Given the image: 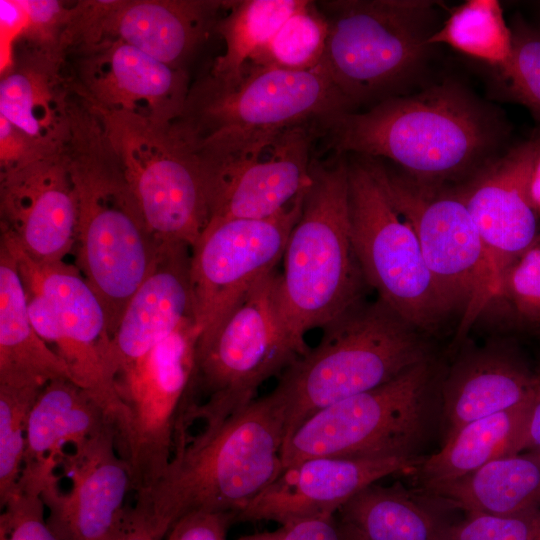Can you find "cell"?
Returning a JSON list of instances; mask_svg holds the SVG:
<instances>
[{"mask_svg": "<svg viewBox=\"0 0 540 540\" xmlns=\"http://www.w3.org/2000/svg\"><path fill=\"white\" fill-rule=\"evenodd\" d=\"M338 154L386 158L431 186H456L503 154L509 126L494 106L446 78L321 126Z\"/></svg>", "mask_w": 540, "mask_h": 540, "instance_id": "1", "label": "cell"}, {"mask_svg": "<svg viewBox=\"0 0 540 540\" xmlns=\"http://www.w3.org/2000/svg\"><path fill=\"white\" fill-rule=\"evenodd\" d=\"M286 414L270 392L179 443L157 483L135 496L167 531L195 512L238 515L282 471Z\"/></svg>", "mask_w": 540, "mask_h": 540, "instance_id": "2", "label": "cell"}, {"mask_svg": "<svg viewBox=\"0 0 540 540\" xmlns=\"http://www.w3.org/2000/svg\"><path fill=\"white\" fill-rule=\"evenodd\" d=\"M354 111L321 63L308 71L248 67L232 85L208 78L189 92L175 126L210 172L257 155L291 127Z\"/></svg>", "mask_w": 540, "mask_h": 540, "instance_id": "3", "label": "cell"}, {"mask_svg": "<svg viewBox=\"0 0 540 540\" xmlns=\"http://www.w3.org/2000/svg\"><path fill=\"white\" fill-rule=\"evenodd\" d=\"M431 357L422 332L379 298L357 302L326 324L319 343L279 375L271 392L286 414L285 441L321 409Z\"/></svg>", "mask_w": 540, "mask_h": 540, "instance_id": "4", "label": "cell"}, {"mask_svg": "<svg viewBox=\"0 0 540 540\" xmlns=\"http://www.w3.org/2000/svg\"><path fill=\"white\" fill-rule=\"evenodd\" d=\"M312 181L283 255L282 312L295 340L323 328L357 302L367 286L351 237L348 163L312 161Z\"/></svg>", "mask_w": 540, "mask_h": 540, "instance_id": "5", "label": "cell"}, {"mask_svg": "<svg viewBox=\"0 0 540 540\" xmlns=\"http://www.w3.org/2000/svg\"><path fill=\"white\" fill-rule=\"evenodd\" d=\"M320 4L329 23L321 61L355 111L406 91L423 76L437 1L336 0Z\"/></svg>", "mask_w": 540, "mask_h": 540, "instance_id": "6", "label": "cell"}, {"mask_svg": "<svg viewBox=\"0 0 540 540\" xmlns=\"http://www.w3.org/2000/svg\"><path fill=\"white\" fill-rule=\"evenodd\" d=\"M441 380L431 357L376 388L321 409L285 441L282 469L319 456L419 457L439 421Z\"/></svg>", "mask_w": 540, "mask_h": 540, "instance_id": "7", "label": "cell"}, {"mask_svg": "<svg viewBox=\"0 0 540 540\" xmlns=\"http://www.w3.org/2000/svg\"><path fill=\"white\" fill-rule=\"evenodd\" d=\"M310 348L285 321L277 269L257 281L218 327L199 340L192 379L194 420L215 424L256 399L258 388Z\"/></svg>", "mask_w": 540, "mask_h": 540, "instance_id": "8", "label": "cell"}, {"mask_svg": "<svg viewBox=\"0 0 540 540\" xmlns=\"http://www.w3.org/2000/svg\"><path fill=\"white\" fill-rule=\"evenodd\" d=\"M69 165L77 200L76 266L98 296L112 337L161 244L118 164Z\"/></svg>", "mask_w": 540, "mask_h": 540, "instance_id": "9", "label": "cell"}, {"mask_svg": "<svg viewBox=\"0 0 540 540\" xmlns=\"http://www.w3.org/2000/svg\"><path fill=\"white\" fill-rule=\"evenodd\" d=\"M199 336L195 320L188 319L116 377L124 407L118 441L135 496L157 483L175 445L194 426L192 379Z\"/></svg>", "mask_w": 540, "mask_h": 540, "instance_id": "10", "label": "cell"}, {"mask_svg": "<svg viewBox=\"0 0 540 540\" xmlns=\"http://www.w3.org/2000/svg\"><path fill=\"white\" fill-rule=\"evenodd\" d=\"M347 163L351 237L367 285L416 329H435L449 312L413 226L394 206L368 158Z\"/></svg>", "mask_w": 540, "mask_h": 540, "instance_id": "11", "label": "cell"}, {"mask_svg": "<svg viewBox=\"0 0 540 540\" xmlns=\"http://www.w3.org/2000/svg\"><path fill=\"white\" fill-rule=\"evenodd\" d=\"M111 142L126 182L159 244L193 247L209 221L201 163L174 124L112 112Z\"/></svg>", "mask_w": 540, "mask_h": 540, "instance_id": "12", "label": "cell"}, {"mask_svg": "<svg viewBox=\"0 0 540 540\" xmlns=\"http://www.w3.org/2000/svg\"><path fill=\"white\" fill-rule=\"evenodd\" d=\"M397 210L413 226L449 312L461 314L456 342L490 306L485 251L476 225L452 186H431L368 158Z\"/></svg>", "mask_w": 540, "mask_h": 540, "instance_id": "13", "label": "cell"}, {"mask_svg": "<svg viewBox=\"0 0 540 540\" xmlns=\"http://www.w3.org/2000/svg\"><path fill=\"white\" fill-rule=\"evenodd\" d=\"M307 189L269 218L208 222L191 254L194 319L199 340L218 327L257 281L276 269L301 215Z\"/></svg>", "mask_w": 540, "mask_h": 540, "instance_id": "14", "label": "cell"}, {"mask_svg": "<svg viewBox=\"0 0 540 540\" xmlns=\"http://www.w3.org/2000/svg\"><path fill=\"white\" fill-rule=\"evenodd\" d=\"M60 467L70 481L68 490L60 488L56 475L41 492L52 531L61 540H115L128 513L126 498L133 491L116 425L68 450Z\"/></svg>", "mask_w": 540, "mask_h": 540, "instance_id": "15", "label": "cell"}, {"mask_svg": "<svg viewBox=\"0 0 540 540\" xmlns=\"http://www.w3.org/2000/svg\"><path fill=\"white\" fill-rule=\"evenodd\" d=\"M539 152L540 132L452 186L468 209L484 247L490 304L497 301L506 268L540 234L539 218L529 196Z\"/></svg>", "mask_w": 540, "mask_h": 540, "instance_id": "16", "label": "cell"}, {"mask_svg": "<svg viewBox=\"0 0 540 540\" xmlns=\"http://www.w3.org/2000/svg\"><path fill=\"white\" fill-rule=\"evenodd\" d=\"M319 134L316 124L291 127L259 154L205 173L209 221L264 219L287 208L311 184V145Z\"/></svg>", "mask_w": 540, "mask_h": 540, "instance_id": "17", "label": "cell"}, {"mask_svg": "<svg viewBox=\"0 0 540 540\" xmlns=\"http://www.w3.org/2000/svg\"><path fill=\"white\" fill-rule=\"evenodd\" d=\"M422 458L319 456L302 460L283 468L237 515V521L285 526L334 515L361 489L393 474L413 472Z\"/></svg>", "mask_w": 540, "mask_h": 540, "instance_id": "18", "label": "cell"}, {"mask_svg": "<svg viewBox=\"0 0 540 540\" xmlns=\"http://www.w3.org/2000/svg\"><path fill=\"white\" fill-rule=\"evenodd\" d=\"M77 200L70 165L44 157L1 173V236L34 261H64L74 249Z\"/></svg>", "mask_w": 540, "mask_h": 540, "instance_id": "19", "label": "cell"}, {"mask_svg": "<svg viewBox=\"0 0 540 540\" xmlns=\"http://www.w3.org/2000/svg\"><path fill=\"white\" fill-rule=\"evenodd\" d=\"M191 254L192 247L185 243L160 245L152 270L129 300L111 337L108 369L114 380L184 321L194 319Z\"/></svg>", "mask_w": 540, "mask_h": 540, "instance_id": "20", "label": "cell"}, {"mask_svg": "<svg viewBox=\"0 0 540 540\" xmlns=\"http://www.w3.org/2000/svg\"><path fill=\"white\" fill-rule=\"evenodd\" d=\"M89 65L87 87L96 104L166 126L180 118L188 99V78L139 49L115 40Z\"/></svg>", "mask_w": 540, "mask_h": 540, "instance_id": "21", "label": "cell"}, {"mask_svg": "<svg viewBox=\"0 0 540 540\" xmlns=\"http://www.w3.org/2000/svg\"><path fill=\"white\" fill-rule=\"evenodd\" d=\"M537 377L507 347L488 345L461 354L440 384L443 441L471 421L526 402Z\"/></svg>", "mask_w": 540, "mask_h": 540, "instance_id": "22", "label": "cell"}, {"mask_svg": "<svg viewBox=\"0 0 540 540\" xmlns=\"http://www.w3.org/2000/svg\"><path fill=\"white\" fill-rule=\"evenodd\" d=\"M110 424L116 425L96 399L70 379L46 384L30 411L17 489L41 495L68 450Z\"/></svg>", "mask_w": 540, "mask_h": 540, "instance_id": "23", "label": "cell"}, {"mask_svg": "<svg viewBox=\"0 0 540 540\" xmlns=\"http://www.w3.org/2000/svg\"><path fill=\"white\" fill-rule=\"evenodd\" d=\"M223 1H108L106 25L123 41L174 68L195 51Z\"/></svg>", "mask_w": 540, "mask_h": 540, "instance_id": "24", "label": "cell"}, {"mask_svg": "<svg viewBox=\"0 0 540 540\" xmlns=\"http://www.w3.org/2000/svg\"><path fill=\"white\" fill-rule=\"evenodd\" d=\"M441 499L397 481L370 484L336 512L357 540H446L453 522Z\"/></svg>", "mask_w": 540, "mask_h": 540, "instance_id": "25", "label": "cell"}, {"mask_svg": "<svg viewBox=\"0 0 540 540\" xmlns=\"http://www.w3.org/2000/svg\"><path fill=\"white\" fill-rule=\"evenodd\" d=\"M70 379L63 360L31 321L17 260L0 241V381L37 383Z\"/></svg>", "mask_w": 540, "mask_h": 540, "instance_id": "26", "label": "cell"}, {"mask_svg": "<svg viewBox=\"0 0 540 540\" xmlns=\"http://www.w3.org/2000/svg\"><path fill=\"white\" fill-rule=\"evenodd\" d=\"M0 241L14 254L25 290L43 296L54 309L65 331L97 351L108 369L111 336L106 314L98 296L77 266L64 261L39 263L9 239L1 236Z\"/></svg>", "mask_w": 540, "mask_h": 540, "instance_id": "27", "label": "cell"}, {"mask_svg": "<svg viewBox=\"0 0 540 540\" xmlns=\"http://www.w3.org/2000/svg\"><path fill=\"white\" fill-rule=\"evenodd\" d=\"M426 493L466 514L513 515L537 510L540 509V456L530 453L502 456Z\"/></svg>", "mask_w": 540, "mask_h": 540, "instance_id": "28", "label": "cell"}, {"mask_svg": "<svg viewBox=\"0 0 540 540\" xmlns=\"http://www.w3.org/2000/svg\"><path fill=\"white\" fill-rule=\"evenodd\" d=\"M530 399L456 430L436 453L423 457L413 471L419 489L430 491L469 475L496 458L515 454Z\"/></svg>", "mask_w": 540, "mask_h": 540, "instance_id": "29", "label": "cell"}, {"mask_svg": "<svg viewBox=\"0 0 540 540\" xmlns=\"http://www.w3.org/2000/svg\"><path fill=\"white\" fill-rule=\"evenodd\" d=\"M304 2L305 0L229 1L228 13L215 25L224 40L225 50L215 60L210 78L227 86L238 82L252 60Z\"/></svg>", "mask_w": 540, "mask_h": 540, "instance_id": "30", "label": "cell"}, {"mask_svg": "<svg viewBox=\"0 0 540 540\" xmlns=\"http://www.w3.org/2000/svg\"><path fill=\"white\" fill-rule=\"evenodd\" d=\"M444 44L502 73L512 57L513 39L497 0H468L455 7L428 39Z\"/></svg>", "mask_w": 540, "mask_h": 540, "instance_id": "31", "label": "cell"}, {"mask_svg": "<svg viewBox=\"0 0 540 540\" xmlns=\"http://www.w3.org/2000/svg\"><path fill=\"white\" fill-rule=\"evenodd\" d=\"M328 31L329 23L325 14L318 10L315 2L305 0L248 67L312 70L322 61Z\"/></svg>", "mask_w": 540, "mask_h": 540, "instance_id": "32", "label": "cell"}, {"mask_svg": "<svg viewBox=\"0 0 540 540\" xmlns=\"http://www.w3.org/2000/svg\"><path fill=\"white\" fill-rule=\"evenodd\" d=\"M44 386L0 381V506L21 478L30 411Z\"/></svg>", "mask_w": 540, "mask_h": 540, "instance_id": "33", "label": "cell"}, {"mask_svg": "<svg viewBox=\"0 0 540 540\" xmlns=\"http://www.w3.org/2000/svg\"><path fill=\"white\" fill-rule=\"evenodd\" d=\"M46 77L33 71H15L0 82V116L40 143L51 132L55 109Z\"/></svg>", "mask_w": 540, "mask_h": 540, "instance_id": "34", "label": "cell"}, {"mask_svg": "<svg viewBox=\"0 0 540 540\" xmlns=\"http://www.w3.org/2000/svg\"><path fill=\"white\" fill-rule=\"evenodd\" d=\"M510 28L513 39L511 61L496 76L507 97L526 107L540 123V26L517 15Z\"/></svg>", "mask_w": 540, "mask_h": 540, "instance_id": "35", "label": "cell"}, {"mask_svg": "<svg viewBox=\"0 0 540 540\" xmlns=\"http://www.w3.org/2000/svg\"><path fill=\"white\" fill-rule=\"evenodd\" d=\"M500 300L518 321L540 325V237L506 268L497 297Z\"/></svg>", "mask_w": 540, "mask_h": 540, "instance_id": "36", "label": "cell"}, {"mask_svg": "<svg viewBox=\"0 0 540 540\" xmlns=\"http://www.w3.org/2000/svg\"><path fill=\"white\" fill-rule=\"evenodd\" d=\"M446 540H540V509L513 514H467L453 522Z\"/></svg>", "mask_w": 540, "mask_h": 540, "instance_id": "37", "label": "cell"}, {"mask_svg": "<svg viewBox=\"0 0 540 540\" xmlns=\"http://www.w3.org/2000/svg\"><path fill=\"white\" fill-rule=\"evenodd\" d=\"M0 540H61L50 528L41 495L17 489L1 506Z\"/></svg>", "mask_w": 540, "mask_h": 540, "instance_id": "38", "label": "cell"}, {"mask_svg": "<svg viewBox=\"0 0 540 540\" xmlns=\"http://www.w3.org/2000/svg\"><path fill=\"white\" fill-rule=\"evenodd\" d=\"M237 515L229 512L190 513L174 523L164 540H227Z\"/></svg>", "mask_w": 540, "mask_h": 540, "instance_id": "39", "label": "cell"}, {"mask_svg": "<svg viewBox=\"0 0 540 540\" xmlns=\"http://www.w3.org/2000/svg\"><path fill=\"white\" fill-rule=\"evenodd\" d=\"M38 142L28 137L3 116H0V159L2 171L21 167L41 158L33 148ZM44 158V157H42Z\"/></svg>", "mask_w": 540, "mask_h": 540, "instance_id": "40", "label": "cell"}, {"mask_svg": "<svg viewBox=\"0 0 540 540\" xmlns=\"http://www.w3.org/2000/svg\"><path fill=\"white\" fill-rule=\"evenodd\" d=\"M282 540H357L336 514L285 525Z\"/></svg>", "mask_w": 540, "mask_h": 540, "instance_id": "41", "label": "cell"}, {"mask_svg": "<svg viewBox=\"0 0 540 540\" xmlns=\"http://www.w3.org/2000/svg\"><path fill=\"white\" fill-rule=\"evenodd\" d=\"M165 530L139 502L129 506L128 513L115 540H164Z\"/></svg>", "mask_w": 540, "mask_h": 540, "instance_id": "42", "label": "cell"}, {"mask_svg": "<svg viewBox=\"0 0 540 540\" xmlns=\"http://www.w3.org/2000/svg\"><path fill=\"white\" fill-rule=\"evenodd\" d=\"M1 18V70L10 63L13 39L26 31L27 17L19 0L0 1Z\"/></svg>", "mask_w": 540, "mask_h": 540, "instance_id": "43", "label": "cell"}, {"mask_svg": "<svg viewBox=\"0 0 540 540\" xmlns=\"http://www.w3.org/2000/svg\"><path fill=\"white\" fill-rule=\"evenodd\" d=\"M27 17L26 30L41 36L50 34L63 17L62 5L58 1L19 0Z\"/></svg>", "mask_w": 540, "mask_h": 540, "instance_id": "44", "label": "cell"}, {"mask_svg": "<svg viewBox=\"0 0 540 540\" xmlns=\"http://www.w3.org/2000/svg\"><path fill=\"white\" fill-rule=\"evenodd\" d=\"M518 453L540 456V371L530 399L526 421L516 446L515 454Z\"/></svg>", "mask_w": 540, "mask_h": 540, "instance_id": "45", "label": "cell"}, {"mask_svg": "<svg viewBox=\"0 0 540 540\" xmlns=\"http://www.w3.org/2000/svg\"><path fill=\"white\" fill-rule=\"evenodd\" d=\"M529 196L531 203L540 220V152L535 161L529 183ZM540 237V234H539Z\"/></svg>", "mask_w": 540, "mask_h": 540, "instance_id": "46", "label": "cell"}, {"mask_svg": "<svg viewBox=\"0 0 540 540\" xmlns=\"http://www.w3.org/2000/svg\"><path fill=\"white\" fill-rule=\"evenodd\" d=\"M285 533V527L279 526V528L273 531L259 532L251 535L242 536L236 540H282Z\"/></svg>", "mask_w": 540, "mask_h": 540, "instance_id": "47", "label": "cell"}]
</instances>
